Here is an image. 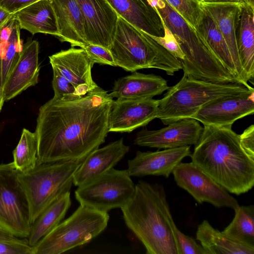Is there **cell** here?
I'll use <instances>...</instances> for the list:
<instances>
[{
	"mask_svg": "<svg viewBox=\"0 0 254 254\" xmlns=\"http://www.w3.org/2000/svg\"><path fill=\"white\" fill-rule=\"evenodd\" d=\"M254 113V91L213 100L192 117L204 126L232 127L237 120Z\"/></svg>",
	"mask_w": 254,
	"mask_h": 254,
	"instance_id": "4fadbf2b",
	"label": "cell"
},
{
	"mask_svg": "<svg viewBox=\"0 0 254 254\" xmlns=\"http://www.w3.org/2000/svg\"><path fill=\"white\" fill-rule=\"evenodd\" d=\"M82 14L87 43L110 49L119 14L107 0H76Z\"/></svg>",
	"mask_w": 254,
	"mask_h": 254,
	"instance_id": "7c38bea8",
	"label": "cell"
},
{
	"mask_svg": "<svg viewBox=\"0 0 254 254\" xmlns=\"http://www.w3.org/2000/svg\"><path fill=\"white\" fill-rule=\"evenodd\" d=\"M199 2H214L223 1H242L241 0H197ZM243 2V1H242Z\"/></svg>",
	"mask_w": 254,
	"mask_h": 254,
	"instance_id": "b9f144b4",
	"label": "cell"
},
{
	"mask_svg": "<svg viewBox=\"0 0 254 254\" xmlns=\"http://www.w3.org/2000/svg\"><path fill=\"white\" fill-rule=\"evenodd\" d=\"M57 18L59 36L61 42L70 44L71 47L87 43L84 34V20L76 0H51Z\"/></svg>",
	"mask_w": 254,
	"mask_h": 254,
	"instance_id": "7402d4cb",
	"label": "cell"
},
{
	"mask_svg": "<svg viewBox=\"0 0 254 254\" xmlns=\"http://www.w3.org/2000/svg\"><path fill=\"white\" fill-rule=\"evenodd\" d=\"M196 239L208 254H254V247L232 239L203 220L197 227Z\"/></svg>",
	"mask_w": 254,
	"mask_h": 254,
	"instance_id": "484cf974",
	"label": "cell"
},
{
	"mask_svg": "<svg viewBox=\"0 0 254 254\" xmlns=\"http://www.w3.org/2000/svg\"><path fill=\"white\" fill-rule=\"evenodd\" d=\"M127 227L147 254H179L172 217L164 187L139 181L130 201L121 208Z\"/></svg>",
	"mask_w": 254,
	"mask_h": 254,
	"instance_id": "3957f363",
	"label": "cell"
},
{
	"mask_svg": "<svg viewBox=\"0 0 254 254\" xmlns=\"http://www.w3.org/2000/svg\"><path fill=\"white\" fill-rule=\"evenodd\" d=\"M231 222L222 231L233 240L254 247V206H239Z\"/></svg>",
	"mask_w": 254,
	"mask_h": 254,
	"instance_id": "f546056e",
	"label": "cell"
},
{
	"mask_svg": "<svg viewBox=\"0 0 254 254\" xmlns=\"http://www.w3.org/2000/svg\"><path fill=\"white\" fill-rule=\"evenodd\" d=\"M237 40L241 64L248 82L254 76V5L243 2Z\"/></svg>",
	"mask_w": 254,
	"mask_h": 254,
	"instance_id": "d4e9b609",
	"label": "cell"
},
{
	"mask_svg": "<svg viewBox=\"0 0 254 254\" xmlns=\"http://www.w3.org/2000/svg\"><path fill=\"white\" fill-rule=\"evenodd\" d=\"M135 185L127 170L114 168L78 187L75 196L80 204L103 212L122 208L132 199Z\"/></svg>",
	"mask_w": 254,
	"mask_h": 254,
	"instance_id": "30bf717a",
	"label": "cell"
},
{
	"mask_svg": "<svg viewBox=\"0 0 254 254\" xmlns=\"http://www.w3.org/2000/svg\"><path fill=\"white\" fill-rule=\"evenodd\" d=\"M159 100L118 98L114 100L108 119V131L130 132L157 118Z\"/></svg>",
	"mask_w": 254,
	"mask_h": 254,
	"instance_id": "9a60e30c",
	"label": "cell"
},
{
	"mask_svg": "<svg viewBox=\"0 0 254 254\" xmlns=\"http://www.w3.org/2000/svg\"><path fill=\"white\" fill-rule=\"evenodd\" d=\"M109 215L83 205L33 247V254H60L89 243L107 227Z\"/></svg>",
	"mask_w": 254,
	"mask_h": 254,
	"instance_id": "ba28073f",
	"label": "cell"
},
{
	"mask_svg": "<svg viewBox=\"0 0 254 254\" xmlns=\"http://www.w3.org/2000/svg\"><path fill=\"white\" fill-rule=\"evenodd\" d=\"M167 125L158 130L142 129L137 133L134 144L158 149L195 145L203 128L198 121L193 118L182 119Z\"/></svg>",
	"mask_w": 254,
	"mask_h": 254,
	"instance_id": "5bb4252c",
	"label": "cell"
},
{
	"mask_svg": "<svg viewBox=\"0 0 254 254\" xmlns=\"http://www.w3.org/2000/svg\"><path fill=\"white\" fill-rule=\"evenodd\" d=\"M19 239L20 238L13 236L0 226V241H14Z\"/></svg>",
	"mask_w": 254,
	"mask_h": 254,
	"instance_id": "60d3db41",
	"label": "cell"
},
{
	"mask_svg": "<svg viewBox=\"0 0 254 254\" xmlns=\"http://www.w3.org/2000/svg\"><path fill=\"white\" fill-rule=\"evenodd\" d=\"M110 50L116 66L127 71L154 68L172 76L182 69L178 59L120 15Z\"/></svg>",
	"mask_w": 254,
	"mask_h": 254,
	"instance_id": "5b68a950",
	"label": "cell"
},
{
	"mask_svg": "<svg viewBox=\"0 0 254 254\" xmlns=\"http://www.w3.org/2000/svg\"><path fill=\"white\" fill-rule=\"evenodd\" d=\"M21 29L33 35L49 34L59 36L57 20L51 0H38L14 14Z\"/></svg>",
	"mask_w": 254,
	"mask_h": 254,
	"instance_id": "cb8c5ba5",
	"label": "cell"
},
{
	"mask_svg": "<svg viewBox=\"0 0 254 254\" xmlns=\"http://www.w3.org/2000/svg\"><path fill=\"white\" fill-rule=\"evenodd\" d=\"M0 254H33V247L29 244L27 238L0 241Z\"/></svg>",
	"mask_w": 254,
	"mask_h": 254,
	"instance_id": "8d00e7d4",
	"label": "cell"
},
{
	"mask_svg": "<svg viewBox=\"0 0 254 254\" xmlns=\"http://www.w3.org/2000/svg\"><path fill=\"white\" fill-rule=\"evenodd\" d=\"M159 100L157 118L165 125L192 118L204 105L217 98L254 91L237 83L206 81L183 75Z\"/></svg>",
	"mask_w": 254,
	"mask_h": 254,
	"instance_id": "8992f818",
	"label": "cell"
},
{
	"mask_svg": "<svg viewBox=\"0 0 254 254\" xmlns=\"http://www.w3.org/2000/svg\"><path fill=\"white\" fill-rule=\"evenodd\" d=\"M38 0H0V7L14 14L19 10Z\"/></svg>",
	"mask_w": 254,
	"mask_h": 254,
	"instance_id": "f35d334b",
	"label": "cell"
},
{
	"mask_svg": "<svg viewBox=\"0 0 254 254\" xmlns=\"http://www.w3.org/2000/svg\"><path fill=\"white\" fill-rule=\"evenodd\" d=\"M52 87L54 97L63 100H73L81 97L78 95L74 86L58 71L53 70Z\"/></svg>",
	"mask_w": 254,
	"mask_h": 254,
	"instance_id": "d6a6232c",
	"label": "cell"
},
{
	"mask_svg": "<svg viewBox=\"0 0 254 254\" xmlns=\"http://www.w3.org/2000/svg\"><path fill=\"white\" fill-rule=\"evenodd\" d=\"M129 147L120 138L90 153L82 162L73 177V184L80 186L113 168L128 152Z\"/></svg>",
	"mask_w": 254,
	"mask_h": 254,
	"instance_id": "ffe728a7",
	"label": "cell"
},
{
	"mask_svg": "<svg viewBox=\"0 0 254 254\" xmlns=\"http://www.w3.org/2000/svg\"><path fill=\"white\" fill-rule=\"evenodd\" d=\"M243 147L252 156L254 157V125L248 127L240 134Z\"/></svg>",
	"mask_w": 254,
	"mask_h": 254,
	"instance_id": "74e56055",
	"label": "cell"
},
{
	"mask_svg": "<svg viewBox=\"0 0 254 254\" xmlns=\"http://www.w3.org/2000/svg\"><path fill=\"white\" fill-rule=\"evenodd\" d=\"M172 174L177 185L188 192L199 203L234 210L240 205L238 201L222 186L192 162L179 164Z\"/></svg>",
	"mask_w": 254,
	"mask_h": 254,
	"instance_id": "8fae6325",
	"label": "cell"
},
{
	"mask_svg": "<svg viewBox=\"0 0 254 254\" xmlns=\"http://www.w3.org/2000/svg\"><path fill=\"white\" fill-rule=\"evenodd\" d=\"M147 1L173 34L185 55L181 62L184 75L206 81L243 85L217 59L195 29L165 0Z\"/></svg>",
	"mask_w": 254,
	"mask_h": 254,
	"instance_id": "277c9868",
	"label": "cell"
},
{
	"mask_svg": "<svg viewBox=\"0 0 254 254\" xmlns=\"http://www.w3.org/2000/svg\"><path fill=\"white\" fill-rule=\"evenodd\" d=\"M4 102V101L3 99L2 89L0 83V112L1 110Z\"/></svg>",
	"mask_w": 254,
	"mask_h": 254,
	"instance_id": "7bdbcfd3",
	"label": "cell"
},
{
	"mask_svg": "<svg viewBox=\"0 0 254 254\" xmlns=\"http://www.w3.org/2000/svg\"><path fill=\"white\" fill-rule=\"evenodd\" d=\"M82 162L39 163L28 171H19L18 178L29 204L32 223L55 199L70 190L73 175Z\"/></svg>",
	"mask_w": 254,
	"mask_h": 254,
	"instance_id": "52a82bcc",
	"label": "cell"
},
{
	"mask_svg": "<svg viewBox=\"0 0 254 254\" xmlns=\"http://www.w3.org/2000/svg\"><path fill=\"white\" fill-rule=\"evenodd\" d=\"M118 13L135 27L155 36L162 37L164 30L161 20L151 5L136 0H107Z\"/></svg>",
	"mask_w": 254,
	"mask_h": 254,
	"instance_id": "603a6c76",
	"label": "cell"
},
{
	"mask_svg": "<svg viewBox=\"0 0 254 254\" xmlns=\"http://www.w3.org/2000/svg\"><path fill=\"white\" fill-rule=\"evenodd\" d=\"M170 87L160 76L135 72L115 81L109 95L113 98H152L162 94Z\"/></svg>",
	"mask_w": 254,
	"mask_h": 254,
	"instance_id": "44dd1931",
	"label": "cell"
},
{
	"mask_svg": "<svg viewBox=\"0 0 254 254\" xmlns=\"http://www.w3.org/2000/svg\"><path fill=\"white\" fill-rule=\"evenodd\" d=\"M49 60L53 69L69 81L79 96L98 86L91 75L94 63L82 48L71 47L61 50L50 56Z\"/></svg>",
	"mask_w": 254,
	"mask_h": 254,
	"instance_id": "2e32d148",
	"label": "cell"
},
{
	"mask_svg": "<svg viewBox=\"0 0 254 254\" xmlns=\"http://www.w3.org/2000/svg\"><path fill=\"white\" fill-rule=\"evenodd\" d=\"M242 1L199 2L212 17L224 37L233 59L238 78L244 85L252 88L242 67L237 46V32Z\"/></svg>",
	"mask_w": 254,
	"mask_h": 254,
	"instance_id": "e0dca14e",
	"label": "cell"
},
{
	"mask_svg": "<svg viewBox=\"0 0 254 254\" xmlns=\"http://www.w3.org/2000/svg\"><path fill=\"white\" fill-rule=\"evenodd\" d=\"M191 154L190 146L164 149L156 151L136 152L128 160L130 176H162L168 178L176 166Z\"/></svg>",
	"mask_w": 254,
	"mask_h": 254,
	"instance_id": "ac0fdd59",
	"label": "cell"
},
{
	"mask_svg": "<svg viewBox=\"0 0 254 254\" xmlns=\"http://www.w3.org/2000/svg\"><path fill=\"white\" fill-rule=\"evenodd\" d=\"M20 27L14 14L0 31V83L2 87L22 49Z\"/></svg>",
	"mask_w": 254,
	"mask_h": 254,
	"instance_id": "4316f807",
	"label": "cell"
},
{
	"mask_svg": "<svg viewBox=\"0 0 254 254\" xmlns=\"http://www.w3.org/2000/svg\"><path fill=\"white\" fill-rule=\"evenodd\" d=\"M201 9V16L195 28L197 33L204 41L217 59L230 72L238 78L224 37L212 17L205 10Z\"/></svg>",
	"mask_w": 254,
	"mask_h": 254,
	"instance_id": "f1b7e54d",
	"label": "cell"
},
{
	"mask_svg": "<svg viewBox=\"0 0 254 254\" xmlns=\"http://www.w3.org/2000/svg\"><path fill=\"white\" fill-rule=\"evenodd\" d=\"M159 17L161 20L164 30V36L158 37L148 34L158 44L165 48L175 57L178 59L181 62L185 59V55L173 34L167 27L161 17L160 16Z\"/></svg>",
	"mask_w": 254,
	"mask_h": 254,
	"instance_id": "836d02e7",
	"label": "cell"
},
{
	"mask_svg": "<svg viewBox=\"0 0 254 254\" xmlns=\"http://www.w3.org/2000/svg\"><path fill=\"white\" fill-rule=\"evenodd\" d=\"M13 14L0 7V31Z\"/></svg>",
	"mask_w": 254,
	"mask_h": 254,
	"instance_id": "ab89813d",
	"label": "cell"
},
{
	"mask_svg": "<svg viewBox=\"0 0 254 254\" xmlns=\"http://www.w3.org/2000/svg\"><path fill=\"white\" fill-rule=\"evenodd\" d=\"M252 0V2H254V0Z\"/></svg>",
	"mask_w": 254,
	"mask_h": 254,
	"instance_id": "f6af8a7d",
	"label": "cell"
},
{
	"mask_svg": "<svg viewBox=\"0 0 254 254\" xmlns=\"http://www.w3.org/2000/svg\"><path fill=\"white\" fill-rule=\"evenodd\" d=\"M191 162L229 192L245 193L254 185V157L243 147L232 127L204 126Z\"/></svg>",
	"mask_w": 254,
	"mask_h": 254,
	"instance_id": "7a4b0ae2",
	"label": "cell"
},
{
	"mask_svg": "<svg viewBox=\"0 0 254 254\" xmlns=\"http://www.w3.org/2000/svg\"><path fill=\"white\" fill-rule=\"evenodd\" d=\"M176 235L179 254H208V253L191 237L182 232L177 227Z\"/></svg>",
	"mask_w": 254,
	"mask_h": 254,
	"instance_id": "d590c367",
	"label": "cell"
},
{
	"mask_svg": "<svg viewBox=\"0 0 254 254\" xmlns=\"http://www.w3.org/2000/svg\"><path fill=\"white\" fill-rule=\"evenodd\" d=\"M192 28H195L202 12L197 0H165Z\"/></svg>",
	"mask_w": 254,
	"mask_h": 254,
	"instance_id": "1f68e13d",
	"label": "cell"
},
{
	"mask_svg": "<svg viewBox=\"0 0 254 254\" xmlns=\"http://www.w3.org/2000/svg\"><path fill=\"white\" fill-rule=\"evenodd\" d=\"M70 191L62 194L51 203L32 223L27 240L34 247L64 218L71 205Z\"/></svg>",
	"mask_w": 254,
	"mask_h": 254,
	"instance_id": "83f0119b",
	"label": "cell"
},
{
	"mask_svg": "<svg viewBox=\"0 0 254 254\" xmlns=\"http://www.w3.org/2000/svg\"><path fill=\"white\" fill-rule=\"evenodd\" d=\"M113 98L97 86L73 100L53 98L39 110L37 164L83 161L105 142Z\"/></svg>",
	"mask_w": 254,
	"mask_h": 254,
	"instance_id": "6da1fadb",
	"label": "cell"
},
{
	"mask_svg": "<svg viewBox=\"0 0 254 254\" xmlns=\"http://www.w3.org/2000/svg\"><path fill=\"white\" fill-rule=\"evenodd\" d=\"M243 2L252 5H254V2H252L251 0H241Z\"/></svg>",
	"mask_w": 254,
	"mask_h": 254,
	"instance_id": "ee69618b",
	"label": "cell"
},
{
	"mask_svg": "<svg viewBox=\"0 0 254 254\" xmlns=\"http://www.w3.org/2000/svg\"><path fill=\"white\" fill-rule=\"evenodd\" d=\"M12 154L13 163L17 170L25 172L33 169L37 160V141L35 132L24 128Z\"/></svg>",
	"mask_w": 254,
	"mask_h": 254,
	"instance_id": "4dcf8cb0",
	"label": "cell"
},
{
	"mask_svg": "<svg viewBox=\"0 0 254 254\" xmlns=\"http://www.w3.org/2000/svg\"><path fill=\"white\" fill-rule=\"evenodd\" d=\"M18 173L13 162L0 164V226L17 238H27L30 210Z\"/></svg>",
	"mask_w": 254,
	"mask_h": 254,
	"instance_id": "9c48e42d",
	"label": "cell"
},
{
	"mask_svg": "<svg viewBox=\"0 0 254 254\" xmlns=\"http://www.w3.org/2000/svg\"><path fill=\"white\" fill-rule=\"evenodd\" d=\"M94 64L116 66L110 50L104 47L90 43L84 44L82 48Z\"/></svg>",
	"mask_w": 254,
	"mask_h": 254,
	"instance_id": "e575fe53",
	"label": "cell"
},
{
	"mask_svg": "<svg viewBox=\"0 0 254 254\" xmlns=\"http://www.w3.org/2000/svg\"><path fill=\"white\" fill-rule=\"evenodd\" d=\"M39 43L29 40L22 46L18 61L10 72L2 87L3 99L8 101L38 82Z\"/></svg>",
	"mask_w": 254,
	"mask_h": 254,
	"instance_id": "d6986e66",
	"label": "cell"
}]
</instances>
